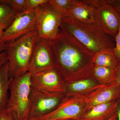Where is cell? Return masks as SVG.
Wrapping results in <instances>:
<instances>
[{"label":"cell","mask_w":120,"mask_h":120,"mask_svg":"<svg viewBox=\"0 0 120 120\" xmlns=\"http://www.w3.org/2000/svg\"><path fill=\"white\" fill-rule=\"evenodd\" d=\"M49 41L56 68L66 83L91 75L94 54L76 39L60 28L56 37Z\"/></svg>","instance_id":"obj_1"},{"label":"cell","mask_w":120,"mask_h":120,"mask_svg":"<svg viewBox=\"0 0 120 120\" xmlns=\"http://www.w3.org/2000/svg\"><path fill=\"white\" fill-rule=\"evenodd\" d=\"M60 28L73 36L94 54L102 51L114 52L115 43L112 38L94 24L63 17Z\"/></svg>","instance_id":"obj_2"},{"label":"cell","mask_w":120,"mask_h":120,"mask_svg":"<svg viewBox=\"0 0 120 120\" xmlns=\"http://www.w3.org/2000/svg\"><path fill=\"white\" fill-rule=\"evenodd\" d=\"M38 38V32L35 30L6 43L5 51L10 79L29 72L32 54Z\"/></svg>","instance_id":"obj_3"},{"label":"cell","mask_w":120,"mask_h":120,"mask_svg":"<svg viewBox=\"0 0 120 120\" xmlns=\"http://www.w3.org/2000/svg\"><path fill=\"white\" fill-rule=\"evenodd\" d=\"M31 75L29 72L12 79L6 109L15 120H28L32 96Z\"/></svg>","instance_id":"obj_4"},{"label":"cell","mask_w":120,"mask_h":120,"mask_svg":"<svg viewBox=\"0 0 120 120\" xmlns=\"http://www.w3.org/2000/svg\"><path fill=\"white\" fill-rule=\"evenodd\" d=\"M85 95L66 96L53 111L39 120H82L87 112Z\"/></svg>","instance_id":"obj_5"},{"label":"cell","mask_w":120,"mask_h":120,"mask_svg":"<svg viewBox=\"0 0 120 120\" xmlns=\"http://www.w3.org/2000/svg\"><path fill=\"white\" fill-rule=\"evenodd\" d=\"M34 10L37 15V31L39 38L52 40L60 30L62 16L53 8L49 2Z\"/></svg>","instance_id":"obj_6"},{"label":"cell","mask_w":120,"mask_h":120,"mask_svg":"<svg viewBox=\"0 0 120 120\" xmlns=\"http://www.w3.org/2000/svg\"><path fill=\"white\" fill-rule=\"evenodd\" d=\"M32 87L35 90L52 94L66 95V82L56 68L31 75Z\"/></svg>","instance_id":"obj_7"},{"label":"cell","mask_w":120,"mask_h":120,"mask_svg":"<svg viewBox=\"0 0 120 120\" xmlns=\"http://www.w3.org/2000/svg\"><path fill=\"white\" fill-rule=\"evenodd\" d=\"M37 30V15L34 10L18 13L11 25L3 32L0 41L7 43Z\"/></svg>","instance_id":"obj_8"},{"label":"cell","mask_w":120,"mask_h":120,"mask_svg":"<svg viewBox=\"0 0 120 120\" xmlns=\"http://www.w3.org/2000/svg\"><path fill=\"white\" fill-rule=\"evenodd\" d=\"M65 97V95L43 92L32 88L29 119L39 120L50 113L56 109Z\"/></svg>","instance_id":"obj_9"},{"label":"cell","mask_w":120,"mask_h":120,"mask_svg":"<svg viewBox=\"0 0 120 120\" xmlns=\"http://www.w3.org/2000/svg\"><path fill=\"white\" fill-rule=\"evenodd\" d=\"M55 68V59L49 40L39 38L32 54L29 72L34 75Z\"/></svg>","instance_id":"obj_10"},{"label":"cell","mask_w":120,"mask_h":120,"mask_svg":"<svg viewBox=\"0 0 120 120\" xmlns=\"http://www.w3.org/2000/svg\"><path fill=\"white\" fill-rule=\"evenodd\" d=\"M95 9L93 24L115 38L120 27V16L116 7L107 4Z\"/></svg>","instance_id":"obj_11"},{"label":"cell","mask_w":120,"mask_h":120,"mask_svg":"<svg viewBox=\"0 0 120 120\" xmlns=\"http://www.w3.org/2000/svg\"><path fill=\"white\" fill-rule=\"evenodd\" d=\"M85 97L87 111L95 106L109 103L120 98V85L116 82L100 84Z\"/></svg>","instance_id":"obj_12"},{"label":"cell","mask_w":120,"mask_h":120,"mask_svg":"<svg viewBox=\"0 0 120 120\" xmlns=\"http://www.w3.org/2000/svg\"><path fill=\"white\" fill-rule=\"evenodd\" d=\"M95 11V9L83 1L73 0L71 8L63 17L71 18L81 22L93 24Z\"/></svg>","instance_id":"obj_13"},{"label":"cell","mask_w":120,"mask_h":120,"mask_svg":"<svg viewBox=\"0 0 120 120\" xmlns=\"http://www.w3.org/2000/svg\"><path fill=\"white\" fill-rule=\"evenodd\" d=\"M117 99L109 103L92 107L87 111L82 120H107L116 112Z\"/></svg>","instance_id":"obj_14"},{"label":"cell","mask_w":120,"mask_h":120,"mask_svg":"<svg viewBox=\"0 0 120 120\" xmlns=\"http://www.w3.org/2000/svg\"><path fill=\"white\" fill-rule=\"evenodd\" d=\"M99 85L96 83L94 79L89 77L73 81L66 83L67 93L66 96L75 95H83L84 93H89L95 90Z\"/></svg>","instance_id":"obj_15"},{"label":"cell","mask_w":120,"mask_h":120,"mask_svg":"<svg viewBox=\"0 0 120 120\" xmlns=\"http://www.w3.org/2000/svg\"><path fill=\"white\" fill-rule=\"evenodd\" d=\"M11 80L9 76L8 63L7 61L0 68V111L7 107Z\"/></svg>","instance_id":"obj_16"},{"label":"cell","mask_w":120,"mask_h":120,"mask_svg":"<svg viewBox=\"0 0 120 120\" xmlns=\"http://www.w3.org/2000/svg\"><path fill=\"white\" fill-rule=\"evenodd\" d=\"M117 69L94 65L92 76L101 84H106L116 82Z\"/></svg>","instance_id":"obj_17"},{"label":"cell","mask_w":120,"mask_h":120,"mask_svg":"<svg viewBox=\"0 0 120 120\" xmlns=\"http://www.w3.org/2000/svg\"><path fill=\"white\" fill-rule=\"evenodd\" d=\"M94 65L117 69L120 62L114 52L102 51L94 54Z\"/></svg>","instance_id":"obj_18"},{"label":"cell","mask_w":120,"mask_h":120,"mask_svg":"<svg viewBox=\"0 0 120 120\" xmlns=\"http://www.w3.org/2000/svg\"><path fill=\"white\" fill-rule=\"evenodd\" d=\"M16 15L11 7L0 2V24L5 30L11 25Z\"/></svg>","instance_id":"obj_19"},{"label":"cell","mask_w":120,"mask_h":120,"mask_svg":"<svg viewBox=\"0 0 120 120\" xmlns=\"http://www.w3.org/2000/svg\"><path fill=\"white\" fill-rule=\"evenodd\" d=\"M73 0H49V3L62 17L71 8Z\"/></svg>","instance_id":"obj_20"},{"label":"cell","mask_w":120,"mask_h":120,"mask_svg":"<svg viewBox=\"0 0 120 120\" xmlns=\"http://www.w3.org/2000/svg\"><path fill=\"white\" fill-rule=\"evenodd\" d=\"M26 0H0V2L8 5L17 14L26 11Z\"/></svg>","instance_id":"obj_21"},{"label":"cell","mask_w":120,"mask_h":120,"mask_svg":"<svg viewBox=\"0 0 120 120\" xmlns=\"http://www.w3.org/2000/svg\"><path fill=\"white\" fill-rule=\"evenodd\" d=\"M87 4L94 8L107 4H110L117 7L120 5V0H84Z\"/></svg>","instance_id":"obj_22"},{"label":"cell","mask_w":120,"mask_h":120,"mask_svg":"<svg viewBox=\"0 0 120 120\" xmlns=\"http://www.w3.org/2000/svg\"><path fill=\"white\" fill-rule=\"evenodd\" d=\"M49 0H26V11H34L37 8L49 2Z\"/></svg>","instance_id":"obj_23"},{"label":"cell","mask_w":120,"mask_h":120,"mask_svg":"<svg viewBox=\"0 0 120 120\" xmlns=\"http://www.w3.org/2000/svg\"><path fill=\"white\" fill-rule=\"evenodd\" d=\"M114 53L120 62V27L119 31L115 37Z\"/></svg>","instance_id":"obj_24"},{"label":"cell","mask_w":120,"mask_h":120,"mask_svg":"<svg viewBox=\"0 0 120 120\" xmlns=\"http://www.w3.org/2000/svg\"><path fill=\"white\" fill-rule=\"evenodd\" d=\"M0 120H15L8 110L7 109L0 111Z\"/></svg>","instance_id":"obj_25"},{"label":"cell","mask_w":120,"mask_h":120,"mask_svg":"<svg viewBox=\"0 0 120 120\" xmlns=\"http://www.w3.org/2000/svg\"><path fill=\"white\" fill-rule=\"evenodd\" d=\"M8 61V57L5 51L0 53V68L5 63Z\"/></svg>","instance_id":"obj_26"},{"label":"cell","mask_w":120,"mask_h":120,"mask_svg":"<svg viewBox=\"0 0 120 120\" xmlns=\"http://www.w3.org/2000/svg\"><path fill=\"white\" fill-rule=\"evenodd\" d=\"M117 101L118 104L116 110V113L117 115V120H120V100H118V99H117Z\"/></svg>","instance_id":"obj_27"},{"label":"cell","mask_w":120,"mask_h":120,"mask_svg":"<svg viewBox=\"0 0 120 120\" xmlns=\"http://www.w3.org/2000/svg\"><path fill=\"white\" fill-rule=\"evenodd\" d=\"M6 43H4L0 41V53L5 51Z\"/></svg>","instance_id":"obj_28"},{"label":"cell","mask_w":120,"mask_h":120,"mask_svg":"<svg viewBox=\"0 0 120 120\" xmlns=\"http://www.w3.org/2000/svg\"><path fill=\"white\" fill-rule=\"evenodd\" d=\"M116 82H118L120 85V64L119 67L117 69V74Z\"/></svg>","instance_id":"obj_29"},{"label":"cell","mask_w":120,"mask_h":120,"mask_svg":"<svg viewBox=\"0 0 120 120\" xmlns=\"http://www.w3.org/2000/svg\"><path fill=\"white\" fill-rule=\"evenodd\" d=\"M5 30V28L0 24V38L1 37L3 32Z\"/></svg>","instance_id":"obj_30"},{"label":"cell","mask_w":120,"mask_h":120,"mask_svg":"<svg viewBox=\"0 0 120 120\" xmlns=\"http://www.w3.org/2000/svg\"><path fill=\"white\" fill-rule=\"evenodd\" d=\"M117 120V114L116 113V112L113 116H112L111 118H110L109 119V120Z\"/></svg>","instance_id":"obj_31"},{"label":"cell","mask_w":120,"mask_h":120,"mask_svg":"<svg viewBox=\"0 0 120 120\" xmlns=\"http://www.w3.org/2000/svg\"><path fill=\"white\" fill-rule=\"evenodd\" d=\"M116 8L120 16V6H118V7H117Z\"/></svg>","instance_id":"obj_32"},{"label":"cell","mask_w":120,"mask_h":120,"mask_svg":"<svg viewBox=\"0 0 120 120\" xmlns=\"http://www.w3.org/2000/svg\"><path fill=\"white\" fill-rule=\"evenodd\" d=\"M28 120H36V119H28Z\"/></svg>","instance_id":"obj_33"}]
</instances>
